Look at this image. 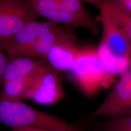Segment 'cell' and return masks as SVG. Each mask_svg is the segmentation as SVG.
I'll return each mask as SVG.
<instances>
[{"instance_id":"obj_6","label":"cell","mask_w":131,"mask_h":131,"mask_svg":"<svg viewBox=\"0 0 131 131\" xmlns=\"http://www.w3.org/2000/svg\"><path fill=\"white\" fill-rule=\"evenodd\" d=\"M130 114L131 68L119 77L108 95L92 114V117L111 118Z\"/></svg>"},{"instance_id":"obj_19","label":"cell","mask_w":131,"mask_h":131,"mask_svg":"<svg viewBox=\"0 0 131 131\" xmlns=\"http://www.w3.org/2000/svg\"><path fill=\"white\" fill-rule=\"evenodd\" d=\"M11 131H53L48 129L38 128V127H22L18 128L12 129Z\"/></svg>"},{"instance_id":"obj_15","label":"cell","mask_w":131,"mask_h":131,"mask_svg":"<svg viewBox=\"0 0 131 131\" xmlns=\"http://www.w3.org/2000/svg\"><path fill=\"white\" fill-rule=\"evenodd\" d=\"M103 131H131V114L108 118Z\"/></svg>"},{"instance_id":"obj_13","label":"cell","mask_w":131,"mask_h":131,"mask_svg":"<svg viewBox=\"0 0 131 131\" xmlns=\"http://www.w3.org/2000/svg\"><path fill=\"white\" fill-rule=\"evenodd\" d=\"M69 12L73 14L88 24L89 32L94 35H98L100 26L98 22L85 8L81 0H58Z\"/></svg>"},{"instance_id":"obj_14","label":"cell","mask_w":131,"mask_h":131,"mask_svg":"<svg viewBox=\"0 0 131 131\" xmlns=\"http://www.w3.org/2000/svg\"><path fill=\"white\" fill-rule=\"evenodd\" d=\"M111 16L125 34L131 46V14L123 10L109 0H104Z\"/></svg>"},{"instance_id":"obj_12","label":"cell","mask_w":131,"mask_h":131,"mask_svg":"<svg viewBox=\"0 0 131 131\" xmlns=\"http://www.w3.org/2000/svg\"><path fill=\"white\" fill-rule=\"evenodd\" d=\"M37 74L27 77L15 78L3 83L0 97L10 100H24L26 92Z\"/></svg>"},{"instance_id":"obj_11","label":"cell","mask_w":131,"mask_h":131,"mask_svg":"<svg viewBox=\"0 0 131 131\" xmlns=\"http://www.w3.org/2000/svg\"><path fill=\"white\" fill-rule=\"evenodd\" d=\"M96 52L104 70L112 77H120L131 68V59L115 57L100 43L96 47Z\"/></svg>"},{"instance_id":"obj_7","label":"cell","mask_w":131,"mask_h":131,"mask_svg":"<svg viewBox=\"0 0 131 131\" xmlns=\"http://www.w3.org/2000/svg\"><path fill=\"white\" fill-rule=\"evenodd\" d=\"M99 11V21L102 30L100 43L115 57L131 59L130 43L123 31L111 16L104 0Z\"/></svg>"},{"instance_id":"obj_8","label":"cell","mask_w":131,"mask_h":131,"mask_svg":"<svg viewBox=\"0 0 131 131\" xmlns=\"http://www.w3.org/2000/svg\"><path fill=\"white\" fill-rule=\"evenodd\" d=\"M81 47L77 39L72 33L57 41L50 48L45 61L59 73L68 72L79 56Z\"/></svg>"},{"instance_id":"obj_18","label":"cell","mask_w":131,"mask_h":131,"mask_svg":"<svg viewBox=\"0 0 131 131\" xmlns=\"http://www.w3.org/2000/svg\"><path fill=\"white\" fill-rule=\"evenodd\" d=\"M81 1L83 3H86L91 4V6H93L99 10L102 7L103 2H104V0H81Z\"/></svg>"},{"instance_id":"obj_3","label":"cell","mask_w":131,"mask_h":131,"mask_svg":"<svg viewBox=\"0 0 131 131\" xmlns=\"http://www.w3.org/2000/svg\"><path fill=\"white\" fill-rule=\"evenodd\" d=\"M68 73L71 81L87 97H92L115 81L104 70L96 47L89 46L81 47L77 60Z\"/></svg>"},{"instance_id":"obj_17","label":"cell","mask_w":131,"mask_h":131,"mask_svg":"<svg viewBox=\"0 0 131 131\" xmlns=\"http://www.w3.org/2000/svg\"><path fill=\"white\" fill-rule=\"evenodd\" d=\"M9 60V57L4 55V52L0 50V86H2L3 82V75L5 68Z\"/></svg>"},{"instance_id":"obj_16","label":"cell","mask_w":131,"mask_h":131,"mask_svg":"<svg viewBox=\"0 0 131 131\" xmlns=\"http://www.w3.org/2000/svg\"><path fill=\"white\" fill-rule=\"evenodd\" d=\"M119 8L131 14V0H109Z\"/></svg>"},{"instance_id":"obj_5","label":"cell","mask_w":131,"mask_h":131,"mask_svg":"<svg viewBox=\"0 0 131 131\" xmlns=\"http://www.w3.org/2000/svg\"><path fill=\"white\" fill-rule=\"evenodd\" d=\"M38 17L30 0H0V40L14 35Z\"/></svg>"},{"instance_id":"obj_9","label":"cell","mask_w":131,"mask_h":131,"mask_svg":"<svg viewBox=\"0 0 131 131\" xmlns=\"http://www.w3.org/2000/svg\"><path fill=\"white\" fill-rule=\"evenodd\" d=\"M32 8L38 16L45 17L57 24L84 28L89 31L86 23L69 12L58 0H30Z\"/></svg>"},{"instance_id":"obj_4","label":"cell","mask_w":131,"mask_h":131,"mask_svg":"<svg viewBox=\"0 0 131 131\" xmlns=\"http://www.w3.org/2000/svg\"><path fill=\"white\" fill-rule=\"evenodd\" d=\"M63 78L60 73L47 65L32 80L24 100L44 105H52L64 97Z\"/></svg>"},{"instance_id":"obj_1","label":"cell","mask_w":131,"mask_h":131,"mask_svg":"<svg viewBox=\"0 0 131 131\" xmlns=\"http://www.w3.org/2000/svg\"><path fill=\"white\" fill-rule=\"evenodd\" d=\"M70 33L50 21H34L10 37L0 40V50L9 58L28 57L45 61L50 48Z\"/></svg>"},{"instance_id":"obj_2","label":"cell","mask_w":131,"mask_h":131,"mask_svg":"<svg viewBox=\"0 0 131 131\" xmlns=\"http://www.w3.org/2000/svg\"><path fill=\"white\" fill-rule=\"evenodd\" d=\"M0 122L11 129L34 127L53 131H86L26 104L0 97Z\"/></svg>"},{"instance_id":"obj_10","label":"cell","mask_w":131,"mask_h":131,"mask_svg":"<svg viewBox=\"0 0 131 131\" xmlns=\"http://www.w3.org/2000/svg\"><path fill=\"white\" fill-rule=\"evenodd\" d=\"M47 65L43 60L28 57L9 58L3 75V83L18 78L27 77L37 74Z\"/></svg>"}]
</instances>
